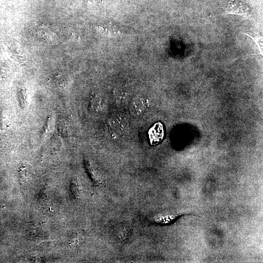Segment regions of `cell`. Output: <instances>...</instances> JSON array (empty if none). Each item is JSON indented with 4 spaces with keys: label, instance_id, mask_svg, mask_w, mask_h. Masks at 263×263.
<instances>
[{
    "label": "cell",
    "instance_id": "obj_1",
    "mask_svg": "<svg viewBox=\"0 0 263 263\" xmlns=\"http://www.w3.org/2000/svg\"><path fill=\"white\" fill-rule=\"evenodd\" d=\"M147 106V100L143 95H137L134 97L130 105V111L132 114L138 116L141 114Z\"/></svg>",
    "mask_w": 263,
    "mask_h": 263
},
{
    "label": "cell",
    "instance_id": "obj_2",
    "mask_svg": "<svg viewBox=\"0 0 263 263\" xmlns=\"http://www.w3.org/2000/svg\"><path fill=\"white\" fill-rule=\"evenodd\" d=\"M229 14H237L244 17L249 15V9L245 3L239 0H235L229 3L226 9Z\"/></svg>",
    "mask_w": 263,
    "mask_h": 263
},
{
    "label": "cell",
    "instance_id": "obj_3",
    "mask_svg": "<svg viewBox=\"0 0 263 263\" xmlns=\"http://www.w3.org/2000/svg\"><path fill=\"white\" fill-rule=\"evenodd\" d=\"M118 27L112 22H107L101 25L99 27L100 33L108 36H116L120 34Z\"/></svg>",
    "mask_w": 263,
    "mask_h": 263
},
{
    "label": "cell",
    "instance_id": "obj_4",
    "mask_svg": "<svg viewBox=\"0 0 263 263\" xmlns=\"http://www.w3.org/2000/svg\"><path fill=\"white\" fill-rule=\"evenodd\" d=\"M38 33L41 37L44 39L52 41L54 38L53 33L48 29L41 28Z\"/></svg>",
    "mask_w": 263,
    "mask_h": 263
},
{
    "label": "cell",
    "instance_id": "obj_5",
    "mask_svg": "<svg viewBox=\"0 0 263 263\" xmlns=\"http://www.w3.org/2000/svg\"><path fill=\"white\" fill-rule=\"evenodd\" d=\"M249 36L256 44L260 52V54L263 56V37L261 36H251L246 34Z\"/></svg>",
    "mask_w": 263,
    "mask_h": 263
}]
</instances>
